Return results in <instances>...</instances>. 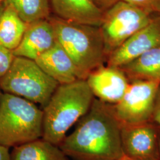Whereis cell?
Returning a JSON list of instances; mask_svg holds the SVG:
<instances>
[{
  "mask_svg": "<svg viewBox=\"0 0 160 160\" xmlns=\"http://www.w3.org/2000/svg\"><path fill=\"white\" fill-rule=\"evenodd\" d=\"M35 61L45 72L59 84L81 80L72 60L58 41Z\"/></svg>",
  "mask_w": 160,
  "mask_h": 160,
  "instance_id": "obj_12",
  "label": "cell"
},
{
  "mask_svg": "<svg viewBox=\"0 0 160 160\" xmlns=\"http://www.w3.org/2000/svg\"><path fill=\"white\" fill-rule=\"evenodd\" d=\"M1 94H2V92H1V89H0V102H1Z\"/></svg>",
  "mask_w": 160,
  "mask_h": 160,
  "instance_id": "obj_26",
  "label": "cell"
},
{
  "mask_svg": "<svg viewBox=\"0 0 160 160\" xmlns=\"http://www.w3.org/2000/svg\"><path fill=\"white\" fill-rule=\"evenodd\" d=\"M160 126L152 121L122 124L123 155L132 160H159Z\"/></svg>",
  "mask_w": 160,
  "mask_h": 160,
  "instance_id": "obj_8",
  "label": "cell"
},
{
  "mask_svg": "<svg viewBox=\"0 0 160 160\" xmlns=\"http://www.w3.org/2000/svg\"><path fill=\"white\" fill-rule=\"evenodd\" d=\"M4 1V0H0V2H1V1Z\"/></svg>",
  "mask_w": 160,
  "mask_h": 160,
  "instance_id": "obj_27",
  "label": "cell"
},
{
  "mask_svg": "<svg viewBox=\"0 0 160 160\" xmlns=\"http://www.w3.org/2000/svg\"><path fill=\"white\" fill-rule=\"evenodd\" d=\"M57 42L53 26L49 18L29 23L19 45L12 51L15 57L35 61Z\"/></svg>",
  "mask_w": 160,
  "mask_h": 160,
  "instance_id": "obj_11",
  "label": "cell"
},
{
  "mask_svg": "<svg viewBox=\"0 0 160 160\" xmlns=\"http://www.w3.org/2000/svg\"><path fill=\"white\" fill-rule=\"evenodd\" d=\"M160 81L137 80L130 82L120 101L113 104L122 124L132 125L151 121Z\"/></svg>",
  "mask_w": 160,
  "mask_h": 160,
  "instance_id": "obj_7",
  "label": "cell"
},
{
  "mask_svg": "<svg viewBox=\"0 0 160 160\" xmlns=\"http://www.w3.org/2000/svg\"><path fill=\"white\" fill-rule=\"evenodd\" d=\"M159 160H160V133L159 137Z\"/></svg>",
  "mask_w": 160,
  "mask_h": 160,
  "instance_id": "obj_25",
  "label": "cell"
},
{
  "mask_svg": "<svg viewBox=\"0 0 160 160\" xmlns=\"http://www.w3.org/2000/svg\"><path fill=\"white\" fill-rule=\"evenodd\" d=\"M59 84L45 72L34 60L15 57L6 74L0 78V89L43 108Z\"/></svg>",
  "mask_w": 160,
  "mask_h": 160,
  "instance_id": "obj_5",
  "label": "cell"
},
{
  "mask_svg": "<svg viewBox=\"0 0 160 160\" xmlns=\"http://www.w3.org/2000/svg\"><path fill=\"white\" fill-rule=\"evenodd\" d=\"M151 121L160 126V86L155 98Z\"/></svg>",
  "mask_w": 160,
  "mask_h": 160,
  "instance_id": "obj_20",
  "label": "cell"
},
{
  "mask_svg": "<svg viewBox=\"0 0 160 160\" xmlns=\"http://www.w3.org/2000/svg\"><path fill=\"white\" fill-rule=\"evenodd\" d=\"M59 147L74 160H119L123 155L122 123L113 104L94 97L87 113Z\"/></svg>",
  "mask_w": 160,
  "mask_h": 160,
  "instance_id": "obj_1",
  "label": "cell"
},
{
  "mask_svg": "<svg viewBox=\"0 0 160 160\" xmlns=\"http://www.w3.org/2000/svg\"><path fill=\"white\" fill-rule=\"evenodd\" d=\"M43 110L22 97L3 92L0 102V145L14 148L42 138Z\"/></svg>",
  "mask_w": 160,
  "mask_h": 160,
  "instance_id": "obj_4",
  "label": "cell"
},
{
  "mask_svg": "<svg viewBox=\"0 0 160 160\" xmlns=\"http://www.w3.org/2000/svg\"><path fill=\"white\" fill-rule=\"evenodd\" d=\"M94 98L86 80L59 84L43 108L42 138L59 147L69 129L87 113Z\"/></svg>",
  "mask_w": 160,
  "mask_h": 160,
  "instance_id": "obj_2",
  "label": "cell"
},
{
  "mask_svg": "<svg viewBox=\"0 0 160 160\" xmlns=\"http://www.w3.org/2000/svg\"><path fill=\"white\" fill-rule=\"evenodd\" d=\"M86 80L94 97L111 104L120 101L130 85L120 68L107 65L92 71Z\"/></svg>",
  "mask_w": 160,
  "mask_h": 160,
  "instance_id": "obj_10",
  "label": "cell"
},
{
  "mask_svg": "<svg viewBox=\"0 0 160 160\" xmlns=\"http://www.w3.org/2000/svg\"><path fill=\"white\" fill-rule=\"evenodd\" d=\"M120 68L131 81L160 82V46L154 48Z\"/></svg>",
  "mask_w": 160,
  "mask_h": 160,
  "instance_id": "obj_14",
  "label": "cell"
},
{
  "mask_svg": "<svg viewBox=\"0 0 160 160\" xmlns=\"http://www.w3.org/2000/svg\"><path fill=\"white\" fill-rule=\"evenodd\" d=\"M28 24L11 5L6 2L0 16V44L10 50H14L22 39Z\"/></svg>",
  "mask_w": 160,
  "mask_h": 160,
  "instance_id": "obj_16",
  "label": "cell"
},
{
  "mask_svg": "<svg viewBox=\"0 0 160 160\" xmlns=\"http://www.w3.org/2000/svg\"><path fill=\"white\" fill-rule=\"evenodd\" d=\"M119 160H132L131 159H130V158H128L127 157H126L125 155H123L121 158H120V159Z\"/></svg>",
  "mask_w": 160,
  "mask_h": 160,
  "instance_id": "obj_24",
  "label": "cell"
},
{
  "mask_svg": "<svg viewBox=\"0 0 160 160\" xmlns=\"http://www.w3.org/2000/svg\"><path fill=\"white\" fill-rule=\"evenodd\" d=\"M14 58L12 51L0 44V78L6 74Z\"/></svg>",
  "mask_w": 160,
  "mask_h": 160,
  "instance_id": "obj_19",
  "label": "cell"
},
{
  "mask_svg": "<svg viewBox=\"0 0 160 160\" xmlns=\"http://www.w3.org/2000/svg\"><path fill=\"white\" fill-rule=\"evenodd\" d=\"M5 5H6V2L4 0L3 1H1L0 2V16L2 12V11L5 7Z\"/></svg>",
  "mask_w": 160,
  "mask_h": 160,
  "instance_id": "obj_23",
  "label": "cell"
},
{
  "mask_svg": "<svg viewBox=\"0 0 160 160\" xmlns=\"http://www.w3.org/2000/svg\"><path fill=\"white\" fill-rule=\"evenodd\" d=\"M151 15L160 14V0H123Z\"/></svg>",
  "mask_w": 160,
  "mask_h": 160,
  "instance_id": "obj_18",
  "label": "cell"
},
{
  "mask_svg": "<svg viewBox=\"0 0 160 160\" xmlns=\"http://www.w3.org/2000/svg\"><path fill=\"white\" fill-rule=\"evenodd\" d=\"M7 147L0 145V160H10V153Z\"/></svg>",
  "mask_w": 160,
  "mask_h": 160,
  "instance_id": "obj_22",
  "label": "cell"
},
{
  "mask_svg": "<svg viewBox=\"0 0 160 160\" xmlns=\"http://www.w3.org/2000/svg\"><path fill=\"white\" fill-rule=\"evenodd\" d=\"M28 23L47 19L51 16L50 0H4Z\"/></svg>",
  "mask_w": 160,
  "mask_h": 160,
  "instance_id": "obj_17",
  "label": "cell"
},
{
  "mask_svg": "<svg viewBox=\"0 0 160 160\" xmlns=\"http://www.w3.org/2000/svg\"><path fill=\"white\" fill-rule=\"evenodd\" d=\"M122 0H92L94 5L103 12L117 4Z\"/></svg>",
  "mask_w": 160,
  "mask_h": 160,
  "instance_id": "obj_21",
  "label": "cell"
},
{
  "mask_svg": "<svg viewBox=\"0 0 160 160\" xmlns=\"http://www.w3.org/2000/svg\"><path fill=\"white\" fill-rule=\"evenodd\" d=\"M153 16L123 0L104 12L99 28L107 58L132 35L148 24Z\"/></svg>",
  "mask_w": 160,
  "mask_h": 160,
  "instance_id": "obj_6",
  "label": "cell"
},
{
  "mask_svg": "<svg viewBox=\"0 0 160 160\" xmlns=\"http://www.w3.org/2000/svg\"><path fill=\"white\" fill-rule=\"evenodd\" d=\"M54 16L70 23L100 26L103 12L92 0H50Z\"/></svg>",
  "mask_w": 160,
  "mask_h": 160,
  "instance_id": "obj_13",
  "label": "cell"
},
{
  "mask_svg": "<svg viewBox=\"0 0 160 160\" xmlns=\"http://www.w3.org/2000/svg\"><path fill=\"white\" fill-rule=\"evenodd\" d=\"M57 41L77 69L80 78L86 80L92 71L104 65L107 57L98 26L70 23L51 16Z\"/></svg>",
  "mask_w": 160,
  "mask_h": 160,
  "instance_id": "obj_3",
  "label": "cell"
},
{
  "mask_svg": "<svg viewBox=\"0 0 160 160\" xmlns=\"http://www.w3.org/2000/svg\"><path fill=\"white\" fill-rule=\"evenodd\" d=\"M160 46V14H155L151 22L132 35L106 59V65L120 67L149 50Z\"/></svg>",
  "mask_w": 160,
  "mask_h": 160,
  "instance_id": "obj_9",
  "label": "cell"
},
{
  "mask_svg": "<svg viewBox=\"0 0 160 160\" xmlns=\"http://www.w3.org/2000/svg\"><path fill=\"white\" fill-rule=\"evenodd\" d=\"M10 160H69L61 148L42 138L14 147Z\"/></svg>",
  "mask_w": 160,
  "mask_h": 160,
  "instance_id": "obj_15",
  "label": "cell"
}]
</instances>
